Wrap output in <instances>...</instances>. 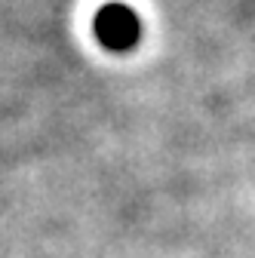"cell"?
<instances>
[{
  "label": "cell",
  "mask_w": 255,
  "mask_h": 258,
  "mask_svg": "<svg viewBox=\"0 0 255 258\" xmlns=\"http://www.w3.org/2000/svg\"><path fill=\"white\" fill-rule=\"evenodd\" d=\"M95 34L108 49H130L139 40V19L133 10L120 4H108L95 16Z\"/></svg>",
  "instance_id": "6da1fadb"
}]
</instances>
